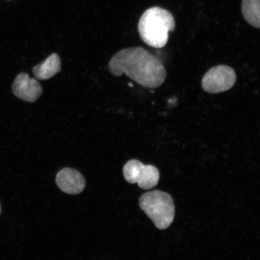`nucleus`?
Masks as SVG:
<instances>
[{
	"label": "nucleus",
	"instance_id": "f257e3e1",
	"mask_svg": "<svg viewBox=\"0 0 260 260\" xmlns=\"http://www.w3.org/2000/svg\"><path fill=\"white\" fill-rule=\"evenodd\" d=\"M109 70L113 76L124 74L146 88H157L167 79V71L160 60L139 47L118 52L110 60Z\"/></svg>",
	"mask_w": 260,
	"mask_h": 260
},
{
	"label": "nucleus",
	"instance_id": "f03ea898",
	"mask_svg": "<svg viewBox=\"0 0 260 260\" xmlns=\"http://www.w3.org/2000/svg\"><path fill=\"white\" fill-rule=\"evenodd\" d=\"M174 16L160 7L149 8L143 14L138 24L142 40L149 46L160 48L167 45L169 32L174 30Z\"/></svg>",
	"mask_w": 260,
	"mask_h": 260
},
{
	"label": "nucleus",
	"instance_id": "7ed1b4c3",
	"mask_svg": "<svg viewBox=\"0 0 260 260\" xmlns=\"http://www.w3.org/2000/svg\"><path fill=\"white\" fill-rule=\"evenodd\" d=\"M139 206L158 229H167L173 222L174 201L170 194L164 191L155 190L143 194Z\"/></svg>",
	"mask_w": 260,
	"mask_h": 260
},
{
	"label": "nucleus",
	"instance_id": "20e7f679",
	"mask_svg": "<svg viewBox=\"0 0 260 260\" xmlns=\"http://www.w3.org/2000/svg\"><path fill=\"white\" fill-rule=\"evenodd\" d=\"M123 176L129 183H138L140 188L150 189L157 186L160 174L157 168L152 165H145L138 160H131L123 168Z\"/></svg>",
	"mask_w": 260,
	"mask_h": 260
},
{
	"label": "nucleus",
	"instance_id": "39448f33",
	"mask_svg": "<svg viewBox=\"0 0 260 260\" xmlns=\"http://www.w3.org/2000/svg\"><path fill=\"white\" fill-rule=\"evenodd\" d=\"M236 79L235 71L232 68L219 65L211 68L204 75L202 86L208 93H219L232 89Z\"/></svg>",
	"mask_w": 260,
	"mask_h": 260
},
{
	"label": "nucleus",
	"instance_id": "423d86ee",
	"mask_svg": "<svg viewBox=\"0 0 260 260\" xmlns=\"http://www.w3.org/2000/svg\"><path fill=\"white\" fill-rule=\"evenodd\" d=\"M42 87L38 81L31 79L27 73L18 75L12 84V92L18 99L34 103L42 93Z\"/></svg>",
	"mask_w": 260,
	"mask_h": 260
},
{
	"label": "nucleus",
	"instance_id": "0eeeda50",
	"mask_svg": "<svg viewBox=\"0 0 260 260\" xmlns=\"http://www.w3.org/2000/svg\"><path fill=\"white\" fill-rule=\"evenodd\" d=\"M58 188L70 194H79L86 186V181L79 171L70 168H65L58 172L56 179Z\"/></svg>",
	"mask_w": 260,
	"mask_h": 260
},
{
	"label": "nucleus",
	"instance_id": "6e6552de",
	"mask_svg": "<svg viewBox=\"0 0 260 260\" xmlns=\"http://www.w3.org/2000/svg\"><path fill=\"white\" fill-rule=\"evenodd\" d=\"M61 70V60L56 53H53L46 60L32 68V73L38 80L51 79Z\"/></svg>",
	"mask_w": 260,
	"mask_h": 260
},
{
	"label": "nucleus",
	"instance_id": "1a4fd4ad",
	"mask_svg": "<svg viewBox=\"0 0 260 260\" xmlns=\"http://www.w3.org/2000/svg\"><path fill=\"white\" fill-rule=\"evenodd\" d=\"M242 12L250 25L260 28V0H243Z\"/></svg>",
	"mask_w": 260,
	"mask_h": 260
},
{
	"label": "nucleus",
	"instance_id": "9d476101",
	"mask_svg": "<svg viewBox=\"0 0 260 260\" xmlns=\"http://www.w3.org/2000/svg\"><path fill=\"white\" fill-rule=\"evenodd\" d=\"M0 213H1V206H0Z\"/></svg>",
	"mask_w": 260,
	"mask_h": 260
}]
</instances>
